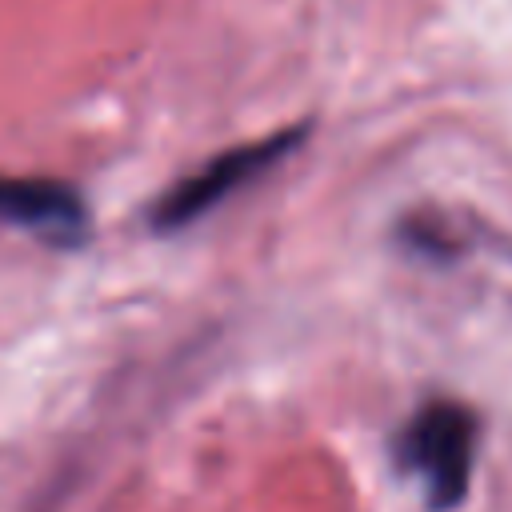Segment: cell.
Returning a JSON list of instances; mask_svg holds the SVG:
<instances>
[{"instance_id": "cell-1", "label": "cell", "mask_w": 512, "mask_h": 512, "mask_svg": "<svg viewBox=\"0 0 512 512\" xmlns=\"http://www.w3.org/2000/svg\"><path fill=\"white\" fill-rule=\"evenodd\" d=\"M476 416L456 400H428L408 428L400 432L396 460L404 472H416L428 492V508L448 512L468 496L472 460H476Z\"/></svg>"}, {"instance_id": "cell-3", "label": "cell", "mask_w": 512, "mask_h": 512, "mask_svg": "<svg viewBox=\"0 0 512 512\" xmlns=\"http://www.w3.org/2000/svg\"><path fill=\"white\" fill-rule=\"evenodd\" d=\"M0 220L52 244H76L84 236V200L60 180L0 176Z\"/></svg>"}, {"instance_id": "cell-2", "label": "cell", "mask_w": 512, "mask_h": 512, "mask_svg": "<svg viewBox=\"0 0 512 512\" xmlns=\"http://www.w3.org/2000/svg\"><path fill=\"white\" fill-rule=\"evenodd\" d=\"M304 136H308V128H284V132L264 136V140H256V144H240V148L220 152L216 160H208L204 168H196L188 180H180V184L156 204L152 224H156L160 232L192 224L196 216L212 212L220 200H228L232 192H240L244 184H252V180L264 176L268 168H276Z\"/></svg>"}]
</instances>
